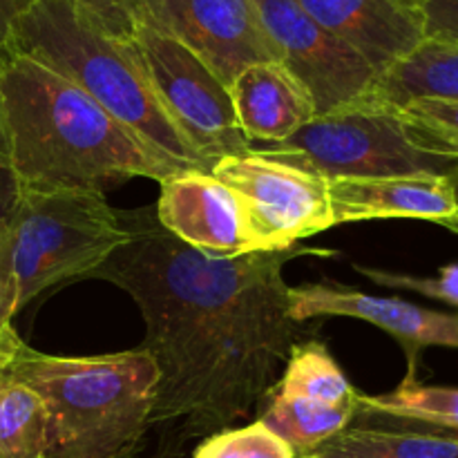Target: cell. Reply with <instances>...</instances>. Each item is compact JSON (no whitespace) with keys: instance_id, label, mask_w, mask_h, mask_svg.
Here are the masks:
<instances>
[{"instance_id":"obj_1","label":"cell","mask_w":458,"mask_h":458,"mask_svg":"<svg viewBox=\"0 0 458 458\" xmlns=\"http://www.w3.org/2000/svg\"><path fill=\"white\" fill-rule=\"evenodd\" d=\"M121 217L128 242L88 280L119 286L146 320L139 349L157 369L148 429L173 438L228 429L262 405L302 335L289 313L284 264L331 253L293 246L213 258L170 235L155 206Z\"/></svg>"},{"instance_id":"obj_2","label":"cell","mask_w":458,"mask_h":458,"mask_svg":"<svg viewBox=\"0 0 458 458\" xmlns=\"http://www.w3.org/2000/svg\"><path fill=\"white\" fill-rule=\"evenodd\" d=\"M0 101L9 168L25 192H106L134 177L161 183L188 170L72 81L12 49L0 70Z\"/></svg>"},{"instance_id":"obj_3","label":"cell","mask_w":458,"mask_h":458,"mask_svg":"<svg viewBox=\"0 0 458 458\" xmlns=\"http://www.w3.org/2000/svg\"><path fill=\"white\" fill-rule=\"evenodd\" d=\"M4 374L34 389L49 411L47 458H132L155 403L146 352L49 356L27 347Z\"/></svg>"},{"instance_id":"obj_4","label":"cell","mask_w":458,"mask_h":458,"mask_svg":"<svg viewBox=\"0 0 458 458\" xmlns=\"http://www.w3.org/2000/svg\"><path fill=\"white\" fill-rule=\"evenodd\" d=\"M9 49L72 81L170 159L210 173L165 114L132 43L103 30L72 0H31L13 25Z\"/></svg>"},{"instance_id":"obj_5","label":"cell","mask_w":458,"mask_h":458,"mask_svg":"<svg viewBox=\"0 0 458 458\" xmlns=\"http://www.w3.org/2000/svg\"><path fill=\"white\" fill-rule=\"evenodd\" d=\"M125 242L128 228L106 192L22 191L0 237V255L16 282L18 311L43 291L88 280Z\"/></svg>"},{"instance_id":"obj_6","label":"cell","mask_w":458,"mask_h":458,"mask_svg":"<svg viewBox=\"0 0 458 458\" xmlns=\"http://www.w3.org/2000/svg\"><path fill=\"white\" fill-rule=\"evenodd\" d=\"M259 152L325 179L447 174L454 165V159L411 146L396 116L371 103L313 116L289 139Z\"/></svg>"},{"instance_id":"obj_7","label":"cell","mask_w":458,"mask_h":458,"mask_svg":"<svg viewBox=\"0 0 458 458\" xmlns=\"http://www.w3.org/2000/svg\"><path fill=\"white\" fill-rule=\"evenodd\" d=\"M130 43L165 114L208 170L224 157L253 148L237 123L228 85L195 52L143 22H137Z\"/></svg>"},{"instance_id":"obj_8","label":"cell","mask_w":458,"mask_h":458,"mask_svg":"<svg viewBox=\"0 0 458 458\" xmlns=\"http://www.w3.org/2000/svg\"><path fill=\"white\" fill-rule=\"evenodd\" d=\"M210 174L235 195L250 250H286L335 226L329 179L250 150L224 157Z\"/></svg>"},{"instance_id":"obj_9","label":"cell","mask_w":458,"mask_h":458,"mask_svg":"<svg viewBox=\"0 0 458 458\" xmlns=\"http://www.w3.org/2000/svg\"><path fill=\"white\" fill-rule=\"evenodd\" d=\"M277 61L311 97L316 116L369 98L378 72L295 0H255Z\"/></svg>"},{"instance_id":"obj_10","label":"cell","mask_w":458,"mask_h":458,"mask_svg":"<svg viewBox=\"0 0 458 458\" xmlns=\"http://www.w3.org/2000/svg\"><path fill=\"white\" fill-rule=\"evenodd\" d=\"M143 22L195 52L226 85L258 63H280L255 0H134Z\"/></svg>"},{"instance_id":"obj_11","label":"cell","mask_w":458,"mask_h":458,"mask_svg":"<svg viewBox=\"0 0 458 458\" xmlns=\"http://www.w3.org/2000/svg\"><path fill=\"white\" fill-rule=\"evenodd\" d=\"M289 313L304 325L320 318H353L365 320L403 344L410 360V371L416 374L419 356L428 347L458 349V311L445 313L419 307L401 298H380L365 291L334 282L289 286Z\"/></svg>"},{"instance_id":"obj_12","label":"cell","mask_w":458,"mask_h":458,"mask_svg":"<svg viewBox=\"0 0 458 458\" xmlns=\"http://www.w3.org/2000/svg\"><path fill=\"white\" fill-rule=\"evenodd\" d=\"M157 222L183 244L213 258L253 253L235 195L199 168H188L159 183Z\"/></svg>"},{"instance_id":"obj_13","label":"cell","mask_w":458,"mask_h":458,"mask_svg":"<svg viewBox=\"0 0 458 458\" xmlns=\"http://www.w3.org/2000/svg\"><path fill=\"white\" fill-rule=\"evenodd\" d=\"M335 226L369 219H420L458 235V204L447 174L329 179Z\"/></svg>"},{"instance_id":"obj_14","label":"cell","mask_w":458,"mask_h":458,"mask_svg":"<svg viewBox=\"0 0 458 458\" xmlns=\"http://www.w3.org/2000/svg\"><path fill=\"white\" fill-rule=\"evenodd\" d=\"M313 21L356 49L380 74L425 40L414 0H295Z\"/></svg>"},{"instance_id":"obj_15","label":"cell","mask_w":458,"mask_h":458,"mask_svg":"<svg viewBox=\"0 0 458 458\" xmlns=\"http://www.w3.org/2000/svg\"><path fill=\"white\" fill-rule=\"evenodd\" d=\"M237 123L250 141L273 146L316 116L307 89L282 67V63H258L233 79L228 85Z\"/></svg>"},{"instance_id":"obj_16","label":"cell","mask_w":458,"mask_h":458,"mask_svg":"<svg viewBox=\"0 0 458 458\" xmlns=\"http://www.w3.org/2000/svg\"><path fill=\"white\" fill-rule=\"evenodd\" d=\"M414 98L458 101V45L425 38L414 52L380 74L365 103L396 107Z\"/></svg>"},{"instance_id":"obj_17","label":"cell","mask_w":458,"mask_h":458,"mask_svg":"<svg viewBox=\"0 0 458 458\" xmlns=\"http://www.w3.org/2000/svg\"><path fill=\"white\" fill-rule=\"evenodd\" d=\"M356 396L331 405L311 398L291 396L271 387L258 420L286 445L293 447L295 456L307 454L353 423L358 410Z\"/></svg>"},{"instance_id":"obj_18","label":"cell","mask_w":458,"mask_h":458,"mask_svg":"<svg viewBox=\"0 0 458 458\" xmlns=\"http://www.w3.org/2000/svg\"><path fill=\"white\" fill-rule=\"evenodd\" d=\"M295 458H458V443L411 429L353 425Z\"/></svg>"},{"instance_id":"obj_19","label":"cell","mask_w":458,"mask_h":458,"mask_svg":"<svg viewBox=\"0 0 458 458\" xmlns=\"http://www.w3.org/2000/svg\"><path fill=\"white\" fill-rule=\"evenodd\" d=\"M49 411L43 398L9 374L0 376V458H47Z\"/></svg>"},{"instance_id":"obj_20","label":"cell","mask_w":458,"mask_h":458,"mask_svg":"<svg viewBox=\"0 0 458 458\" xmlns=\"http://www.w3.org/2000/svg\"><path fill=\"white\" fill-rule=\"evenodd\" d=\"M356 414L387 416L425 428L458 429V387L423 385L416 374H407L394 392L380 396H356Z\"/></svg>"},{"instance_id":"obj_21","label":"cell","mask_w":458,"mask_h":458,"mask_svg":"<svg viewBox=\"0 0 458 458\" xmlns=\"http://www.w3.org/2000/svg\"><path fill=\"white\" fill-rule=\"evenodd\" d=\"M273 389L331 405L356 396V389L349 385L347 376L334 360L329 349L318 340L295 343L291 347L284 376L273 385Z\"/></svg>"},{"instance_id":"obj_22","label":"cell","mask_w":458,"mask_h":458,"mask_svg":"<svg viewBox=\"0 0 458 458\" xmlns=\"http://www.w3.org/2000/svg\"><path fill=\"white\" fill-rule=\"evenodd\" d=\"M387 110L396 116L411 146L428 155L458 159V101L414 98Z\"/></svg>"},{"instance_id":"obj_23","label":"cell","mask_w":458,"mask_h":458,"mask_svg":"<svg viewBox=\"0 0 458 458\" xmlns=\"http://www.w3.org/2000/svg\"><path fill=\"white\" fill-rule=\"evenodd\" d=\"M192 458H295L293 447L259 420L237 429L210 434Z\"/></svg>"},{"instance_id":"obj_24","label":"cell","mask_w":458,"mask_h":458,"mask_svg":"<svg viewBox=\"0 0 458 458\" xmlns=\"http://www.w3.org/2000/svg\"><path fill=\"white\" fill-rule=\"evenodd\" d=\"M356 271L362 273L367 280L376 282L378 286L414 291V293L425 295V298L441 300V302L458 309V264L443 267L437 277H420V276H407V273L380 271V268H369V267H362V264H356Z\"/></svg>"},{"instance_id":"obj_25","label":"cell","mask_w":458,"mask_h":458,"mask_svg":"<svg viewBox=\"0 0 458 458\" xmlns=\"http://www.w3.org/2000/svg\"><path fill=\"white\" fill-rule=\"evenodd\" d=\"M18 313V291L7 262L0 255V374L18 360L27 344L13 329V316Z\"/></svg>"},{"instance_id":"obj_26","label":"cell","mask_w":458,"mask_h":458,"mask_svg":"<svg viewBox=\"0 0 458 458\" xmlns=\"http://www.w3.org/2000/svg\"><path fill=\"white\" fill-rule=\"evenodd\" d=\"M92 21L116 38L130 40L134 34V0H72Z\"/></svg>"},{"instance_id":"obj_27","label":"cell","mask_w":458,"mask_h":458,"mask_svg":"<svg viewBox=\"0 0 458 458\" xmlns=\"http://www.w3.org/2000/svg\"><path fill=\"white\" fill-rule=\"evenodd\" d=\"M425 38L458 45V0H420Z\"/></svg>"},{"instance_id":"obj_28","label":"cell","mask_w":458,"mask_h":458,"mask_svg":"<svg viewBox=\"0 0 458 458\" xmlns=\"http://www.w3.org/2000/svg\"><path fill=\"white\" fill-rule=\"evenodd\" d=\"M22 197V188L18 183L16 174L9 165H0V237L7 231L9 222H12L16 206Z\"/></svg>"},{"instance_id":"obj_29","label":"cell","mask_w":458,"mask_h":458,"mask_svg":"<svg viewBox=\"0 0 458 458\" xmlns=\"http://www.w3.org/2000/svg\"><path fill=\"white\" fill-rule=\"evenodd\" d=\"M30 3L31 0H0V49L12 45L13 25Z\"/></svg>"},{"instance_id":"obj_30","label":"cell","mask_w":458,"mask_h":458,"mask_svg":"<svg viewBox=\"0 0 458 458\" xmlns=\"http://www.w3.org/2000/svg\"><path fill=\"white\" fill-rule=\"evenodd\" d=\"M7 49H0V70H3V61ZM0 165H9V143H7V130H4L3 101H0Z\"/></svg>"},{"instance_id":"obj_31","label":"cell","mask_w":458,"mask_h":458,"mask_svg":"<svg viewBox=\"0 0 458 458\" xmlns=\"http://www.w3.org/2000/svg\"><path fill=\"white\" fill-rule=\"evenodd\" d=\"M447 179H450L452 188H454V195H456V204H458V159L454 161V165L450 168V173H447Z\"/></svg>"},{"instance_id":"obj_32","label":"cell","mask_w":458,"mask_h":458,"mask_svg":"<svg viewBox=\"0 0 458 458\" xmlns=\"http://www.w3.org/2000/svg\"><path fill=\"white\" fill-rule=\"evenodd\" d=\"M414 3H419V4H420V0H414Z\"/></svg>"},{"instance_id":"obj_33","label":"cell","mask_w":458,"mask_h":458,"mask_svg":"<svg viewBox=\"0 0 458 458\" xmlns=\"http://www.w3.org/2000/svg\"><path fill=\"white\" fill-rule=\"evenodd\" d=\"M132 458H137V456H132Z\"/></svg>"},{"instance_id":"obj_34","label":"cell","mask_w":458,"mask_h":458,"mask_svg":"<svg viewBox=\"0 0 458 458\" xmlns=\"http://www.w3.org/2000/svg\"><path fill=\"white\" fill-rule=\"evenodd\" d=\"M0 376H3V374H0Z\"/></svg>"}]
</instances>
